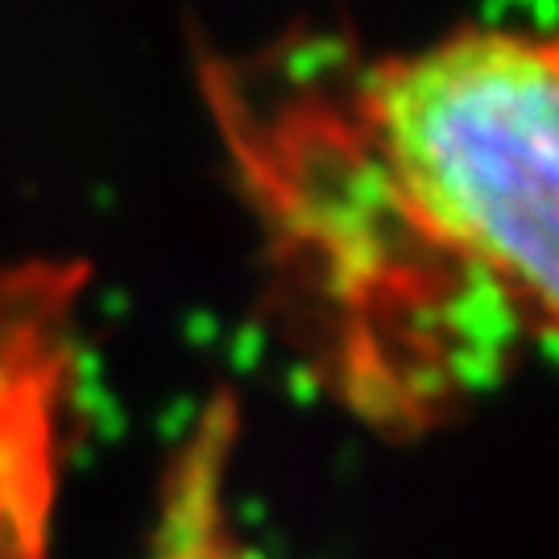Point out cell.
Returning a JSON list of instances; mask_svg holds the SVG:
<instances>
[{
    "mask_svg": "<svg viewBox=\"0 0 559 559\" xmlns=\"http://www.w3.org/2000/svg\"><path fill=\"white\" fill-rule=\"evenodd\" d=\"M203 80L282 320L348 415L436 431L559 344V29L278 41Z\"/></svg>",
    "mask_w": 559,
    "mask_h": 559,
    "instance_id": "obj_1",
    "label": "cell"
},
{
    "mask_svg": "<svg viewBox=\"0 0 559 559\" xmlns=\"http://www.w3.org/2000/svg\"><path fill=\"white\" fill-rule=\"evenodd\" d=\"M233 452L237 406L221 394L191 423L162 477L145 559H258V551L240 539L228 506Z\"/></svg>",
    "mask_w": 559,
    "mask_h": 559,
    "instance_id": "obj_2",
    "label": "cell"
}]
</instances>
